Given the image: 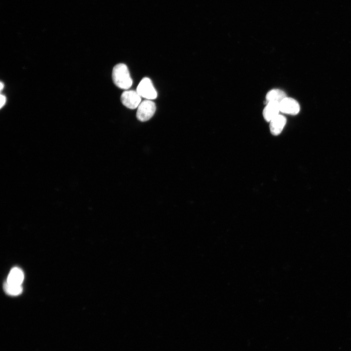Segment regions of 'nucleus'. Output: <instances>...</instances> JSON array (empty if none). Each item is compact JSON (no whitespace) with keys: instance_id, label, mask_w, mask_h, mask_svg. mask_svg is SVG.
<instances>
[{"instance_id":"10","label":"nucleus","mask_w":351,"mask_h":351,"mask_svg":"<svg viewBox=\"0 0 351 351\" xmlns=\"http://www.w3.org/2000/svg\"><path fill=\"white\" fill-rule=\"evenodd\" d=\"M3 288L5 292L10 295H18L22 292L21 285L11 284L6 282L4 284Z\"/></svg>"},{"instance_id":"9","label":"nucleus","mask_w":351,"mask_h":351,"mask_svg":"<svg viewBox=\"0 0 351 351\" xmlns=\"http://www.w3.org/2000/svg\"><path fill=\"white\" fill-rule=\"evenodd\" d=\"M287 97L284 91L278 89H273L269 91L266 96V103L267 102H275L280 103Z\"/></svg>"},{"instance_id":"12","label":"nucleus","mask_w":351,"mask_h":351,"mask_svg":"<svg viewBox=\"0 0 351 351\" xmlns=\"http://www.w3.org/2000/svg\"><path fill=\"white\" fill-rule=\"evenodd\" d=\"M3 88H4V83H3L1 81V82H0V91H1L2 90V89H3Z\"/></svg>"},{"instance_id":"8","label":"nucleus","mask_w":351,"mask_h":351,"mask_svg":"<svg viewBox=\"0 0 351 351\" xmlns=\"http://www.w3.org/2000/svg\"><path fill=\"white\" fill-rule=\"evenodd\" d=\"M24 279L22 271L18 267H14L10 271L6 282L13 285H21Z\"/></svg>"},{"instance_id":"6","label":"nucleus","mask_w":351,"mask_h":351,"mask_svg":"<svg viewBox=\"0 0 351 351\" xmlns=\"http://www.w3.org/2000/svg\"><path fill=\"white\" fill-rule=\"evenodd\" d=\"M280 112L279 103L267 102L263 111V116L264 119L270 122L273 118L280 114Z\"/></svg>"},{"instance_id":"11","label":"nucleus","mask_w":351,"mask_h":351,"mask_svg":"<svg viewBox=\"0 0 351 351\" xmlns=\"http://www.w3.org/2000/svg\"><path fill=\"white\" fill-rule=\"evenodd\" d=\"M0 107L1 108L5 104L6 101V97L2 95H0Z\"/></svg>"},{"instance_id":"1","label":"nucleus","mask_w":351,"mask_h":351,"mask_svg":"<svg viewBox=\"0 0 351 351\" xmlns=\"http://www.w3.org/2000/svg\"><path fill=\"white\" fill-rule=\"evenodd\" d=\"M112 78L115 84L122 89H128L133 83L127 66L124 63H118L114 66Z\"/></svg>"},{"instance_id":"2","label":"nucleus","mask_w":351,"mask_h":351,"mask_svg":"<svg viewBox=\"0 0 351 351\" xmlns=\"http://www.w3.org/2000/svg\"><path fill=\"white\" fill-rule=\"evenodd\" d=\"M136 91L139 95L147 99H154L157 97V92L151 79L144 78L138 84Z\"/></svg>"},{"instance_id":"7","label":"nucleus","mask_w":351,"mask_h":351,"mask_svg":"<svg viewBox=\"0 0 351 351\" xmlns=\"http://www.w3.org/2000/svg\"><path fill=\"white\" fill-rule=\"evenodd\" d=\"M286 123V117L284 116L279 114L270 122L271 133L274 136L279 135L284 129Z\"/></svg>"},{"instance_id":"5","label":"nucleus","mask_w":351,"mask_h":351,"mask_svg":"<svg viewBox=\"0 0 351 351\" xmlns=\"http://www.w3.org/2000/svg\"><path fill=\"white\" fill-rule=\"evenodd\" d=\"M280 112L291 115H296L300 111V105L294 99L286 97L279 103Z\"/></svg>"},{"instance_id":"4","label":"nucleus","mask_w":351,"mask_h":351,"mask_svg":"<svg viewBox=\"0 0 351 351\" xmlns=\"http://www.w3.org/2000/svg\"><path fill=\"white\" fill-rule=\"evenodd\" d=\"M141 98L136 91L126 90L121 96V100L125 106L134 109L137 108L141 103Z\"/></svg>"},{"instance_id":"3","label":"nucleus","mask_w":351,"mask_h":351,"mask_svg":"<svg viewBox=\"0 0 351 351\" xmlns=\"http://www.w3.org/2000/svg\"><path fill=\"white\" fill-rule=\"evenodd\" d=\"M156 110V104L151 100L146 99L141 102L137 107L136 117L141 121L150 119L154 115Z\"/></svg>"}]
</instances>
